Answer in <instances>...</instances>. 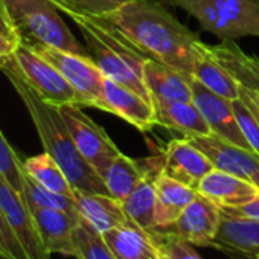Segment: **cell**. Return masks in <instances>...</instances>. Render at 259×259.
<instances>
[{"mask_svg":"<svg viewBox=\"0 0 259 259\" xmlns=\"http://www.w3.org/2000/svg\"><path fill=\"white\" fill-rule=\"evenodd\" d=\"M145 57L192 75L200 38L182 25L160 2L128 0L105 17Z\"/></svg>","mask_w":259,"mask_h":259,"instance_id":"1","label":"cell"},{"mask_svg":"<svg viewBox=\"0 0 259 259\" xmlns=\"http://www.w3.org/2000/svg\"><path fill=\"white\" fill-rule=\"evenodd\" d=\"M2 72L23 101L38 133L45 151L60 165L73 191L85 194H108L102 177L87 163L78 151L69 130L61 117L58 105L45 101L22 76L16 60L10 61Z\"/></svg>","mask_w":259,"mask_h":259,"instance_id":"2","label":"cell"},{"mask_svg":"<svg viewBox=\"0 0 259 259\" xmlns=\"http://www.w3.org/2000/svg\"><path fill=\"white\" fill-rule=\"evenodd\" d=\"M70 19L81 31L90 57L104 76L150 99L144 82V66L148 57L104 19L81 16H72Z\"/></svg>","mask_w":259,"mask_h":259,"instance_id":"3","label":"cell"},{"mask_svg":"<svg viewBox=\"0 0 259 259\" xmlns=\"http://www.w3.org/2000/svg\"><path fill=\"white\" fill-rule=\"evenodd\" d=\"M4 5L20 43L46 45L90 57L89 49L75 38L51 0H4Z\"/></svg>","mask_w":259,"mask_h":259,"instance_id":"4","label":"cell"},{"mask_svg":"<svg viewBox=\"0 0 259 259\" xmlns=\"http://www.w3.org/2000/svg\"><path fill=\"white\" fill-rule=\"evenodd\" d=\"M191 14L221 41L259 37V0H166Z\"/></svg>","mask_w":259,"mask_h":259,"instance_id":"5","label":"cell"},{"mask_svg":"<svg viewBox=\"0 0 259 259\" xmlns=\"http://www.w3.org/2000/svg\"><path fill=\"white\" fill-rule=\"evenodd\" d=\"M58 108L78 151L102 177L111 162L120 154V150L110 139L105 130L81 110L82 107L66 104Z\"/></svg>","mask_w":259,"mask_h":259,"instance_id":"6","label":"cell"},{"mask_svg":"<svg viewBox=\"0 0 259 259\" xmlns=\"http://www.w3.org/2000/svg\"><path fill=\"white\" fill-rule=\"evenodd\" d=\"M31 48L46 58L64 76V79L76 92L81 107L98 108L105 76L92 57L78 55L46 45H34Z\"/></svg>","mask_w":259,"mask_h":259,"instance_id":"7","label":"cell"},{"mask_svg":"<svg viewBox=\"0 0 259 259\" xmlns=\"http://www.w3.org/2000/svg\"><path fill=\"white\" fill-rule=\"evenodd\" d=\"M14 60L25 81L45 101L58 107L66 104L79 105V98L72 85L35 49L25 43H20L16 51Z\"/></svg>","mask_w":259,"mask_h":259,"instance_id":"8","label":"cell"},{"mask_svg":"<svg viewBox=\"0 0 259 259\" xmlns=\"http://www.w3.org/2000/svg\"><path fill=\"white\" fill-rule=\"evenodd\" d=\"M0 210L29 259H51L41 244L34 218L22 192L0 174Z\"/></svg>","mask_w":259,"mask_h":259,"instance_id":"9","label":"cell"},{"mask_svg":"<svg viewBox=\"0 0 259 259\" xmlns=\"http://www.w3.org/2000/svg\"><path fill=\"white\" fill-rule=\"evenodd\" d=\"M191 90H192V102L201 111L203 117L210 126L212 135L251 151L248 142L245 141L238 125L232 99H227L209 90L192 76H191Z\"/></svg>","mask_w":259,"mask_h":259,"instance_id":"10","label":"cell"},{"mask_svg":"<svg viewBox=\"0 0 259 259\" xmlns=\"http://www.w3.org/2000/svg\"><path fill=\"white\" fill-rule=\"evenodd\" d=\"M98 108L123 119L141 132H150L156 126L153 102L130 87L107 76L104 78Z\"/></svg>","mask_w":259,"mask_h":259,"instance_id":"11","label":"cell"},{"mask_svg":"<svg viewBox=\"0 0 259 259\" xmlns=\"http://www.w3.org/2000/svg\"><path fill=\"white\" fill-rule=\"evenodd\" d=\"M206 154L215 169L233 174L259 189V156L213 135L189 139Z\"/></svg>","mask_w":259,"mask_h":259,"instance_id":"12","label":"cell"},{"mask_svg":"<svg viewBox=\"0 0 259 259\" xmlns=\"http://www.w3.org/2000/svg\"><path fill=\"white\" fill-rule=\"evenodd\" d=\"M210 247L220 250L230 259H257L259 221L232 215L221 209L220 226Z\"/></svg>","mask_w":259,"mask_h":259,"instance_id":"13","label":"cell"},{"mask_svg":"<svg viewBox=\"0 0 259 259\" xmlns=\"http://www.w3.org/2000/svg\"><path fill=\"white\" fill-rule=\"evenodd\" d=\"M220 220V206L198 194L171 226L159 230L174 233L197 247H210L218 230Z\"/></svg>","mask_w":259,"mask_h":259,"instance_id":"14","label":"cell"},{"mask_svg":"<svg viewBox=\"0 0 259 259\" xmlns=\"http://www.w3.org/2000/svg\"><path fill=\"white\" fill-rule=\"evenodd\" d=\"M34 218L41 244L49 254L57 253L63 256H76L75 247V229L79 221V215L48 207L28 206Z\"/></svg>","mask_w":259,"mask_h":259,"instance_id":"15","label":"cell"},{"mask_svg":"<svg viewBox=\"0 0 259 259\" xmlns=\"http://www.w3.org/2000/svg\"><path fill=\"white\" fill-rule=\"evenodd\" d=\"M213 165L189 139H174L166 145L162 157V172L197 189Z\"/></svg>","mask_w":259,"mask_h":259,"instance_id":"16","label":"cell"},{"mask_svg":"<svg viewBox=\"0 0 259 259\" xmlns=\"http://www.w3.org/2000/svg\"><path fill=\"white\" fill-rule=\"evenodd\" d=\"M144 82L151 102L192 101L191 75H185L153 58L145 61Z\"/></svg>","mask_w":259,"mask_h":259,"instance_id":"17","label":"cell"},{"mask_svg":"<svg viewBox=\"0 0 259 259\" xmlns=\"http://www.w3.org/2000/svg\"><path fill=\"white\" fill-rule=\"evenodd\" d=\"M156 169H162V159L136 160L120 153L107 168L102 180L108 194L122 203L150 172Z\"/></svg>","mask_w":259,"mask_h":259,"instance_id":"18","label":"cell"},{"mask_svg":"<svg viewBox=\"0 0 259 259\" xmlns=\"http://www.w3.org/2000/svg\"><path fill=\"white\" fill-rule=\"evenodd\" d=\"M197 192L220 207H235L253 200L259 189L244 179L213 168L200 182Z\"/></svg>","mask_w":259,"mask_h":259,"instance_id":"19","label":"cell"},{"mask_svg":"<svg viewBox=\"0 0 259 259\" xmlns=\"http://www.w3.org/2000/svg\"><path fill=\"white\" fill-rule=\"evenodd\" d=\"M75 206L79 218L89 223L96 232L105 233L126 224L130 220L120 201L107 194H85L75 191Z\"/></svg>","mask_w":259,"mask_h":259,"instance_id":"20","label":"cell"},{"mask_svg":"<svg viewBox=\"0 0 259 259\" xmlns=\"http://www.w3.org/2000/svg\"><path fill=\"white\" fill-rule=\"evenodd\" d=\"M102 236L116 259H163L150 230H144L132 221Z\"/></svg>","mask_w":259,"mask_h":259,"instance_id":"21","label":"cell"},{"mask_svg":"<svg viewBox=\"0 0 259 259\" xmlns=\"http://www.w3.org/2000/svg\"><path fill=\"white\" fill-rule=\"evenodd\" d=\"M157 126L182 133L186 139L212 135L210 126L192 101L186 102H153Z\"/></svg>","mask_w":259,"mask_h":259,"instance_id":"22","label":"cell"},{"mask_svg":"<svg viewBox=\"0 0 259 259\" xmlns=\"http://www.w3.org/2000/svg\"><path fill=\"white\" fill-rule=\"evenodd\" d=\"M156 227L171 226L198 195L197 189L160 172L156 177Z\"/></svg>","mask_w":259,"mask_h":259,"instance_id":"23","label":"cell"},{"mask_svg":"<svg viewBox=\"0 0 259 259\" xmlns=\"http://www.w3.org/2000/svg\"><path fill=\"white\" fill-rule=\"evenodd\" d=\"M207 49L238 85L259 90V58L244 54L233 40H224L218 46L207 45Z\"/></svg>","mask_w":259,"mask_h":259,"instance_id":"24","label":"cell"},{"mask_svg":"<svg viewBox=\"0 0 259 259\" xmlns=\"http://www.w3.org/2000/svg\"><path fill=\"white\" fill-rule=\"evenodd\" d=\"M192 78L201 82L209 90L227 98V99H238L239 89L236 81L227 73V70L210 55L207 45L200 41L198 52L195 57Z\"/></svg>","mask_w":259,"mask_h":259,"instance_id":"25","label":"cell"},{"mask_svg":"<svg viewBox=\"0 0 259 259\" xmlns=\"http://www.w3.org/2000/svg\"><path fill=\"white\" fill-rule=\"evenodd\" d=\"M162 169L150 172L138 188L123 201V210L128 220L144 230H153L156 227V177Z\"/></svg>","mask_w":259,"mask_h":259,"instance_id":"26","label":"cell"},{"mask_svg":"<svg viewBox=\"0 0 259 259\" xmlns=\"http://www.w3.org/2000/svg\"><path fill=\"white\" fill-rule=\"evenodd\" d=\"M23 169H25V174H28L31 179H34L38 185L45 186L46 189L73 198L75 191L72 185L69 183L66 174L46 151L41 154L28 157L23 162Z\"/></svg>","mask_w":259,"mask_h":259,"instance_id":"27","label":"cell"},{"mask_svg":"<svg viewBox=\"0 0 259 259\" xmlns=\"http://www.w3.org/2000/svg\"><path fill=\"white\" fill-rule=\"evenodd\" d=\"M75 247L76 259H116L102 233L96 232L82 218H79L75 229Z\"/></svg>","mask_w":259,"mask_h":259,"instance_id":"28","label":"cell"},{"mask_svg":"<svg viewBox=\"0 0 259 259\" xmlns=\"http://www.w3.org/2000/svg\"><path fill=\"white\" fill-rule=\"evenodd\" d=\"M23 197L28 206L34 207H48V209H60L70 213L78 215L75 200L72 197H66L57 192L46 189L45 186L38 185L34 179L25 174V186H23Z\"/></svg>","mask_w":259,"mask_h":259,"instance_id":"29","label":"cell"},{"mask_svg":"<svg viewBox=\"0 0 259 259\" xmlns=\"http://www.w3.org/2000/svg\"><path fill=\"white\" fill-rule=\"evenodd\" d=\"M51 2L69 17L81 16L99 19L111 14L128 0H51Z\"/></svg>","mask_w":259,"mask_h":259,"instance_id":"30","label":"cell"},{"mask_svg":"<svg viewBox=\"0 0 259 259\" xmlns=\"http://www.w3.org/2000/svg\"><path fill=\"white\" fill-rule=\"evenodd\" d=\"M154 242L157 244L163 259H203L194 248V245L188 241H185L183 238L165 232V230H159V229H153L150 230Z\"/></svg>","mask_w":259,"mask_h":259,"instance_id":"31","label":"cell"},{"mask_svg":"<svg viewBox=\"0 0 259 259\" xmlns=\"http://www.w3.org/2000/svg\"><path fill=\"white\" fill-rule=\"evenodd\" d=\"M0 174H2L19 192H23L25 186V169L23 162L14 151L11 144L0 132Z\"/></svg>","mask_w":259,"mask_h":259,"instance_id":"32","label":"cell"},{"mask_svg":"<svg viewBox=\"0 0 259 259\" xmlns=\"http://www.w3.org/2000/svg\"><path fill=\"white\" fill-rule=\"evenodd\" d=\"M232 105H233V111H235L238 125L241 128L245 141L248 142L251 151L259 156V122H257V119L239 98L232 99Z\"/></svg>","mask_w":259,"mask_h":259,"instance_id":"33","label":"cell"},{"mask_svg":"<svg viewBox=\"0 0 259 259\" xmlns=\"http://www.w3.org/2000/svg\"><path fill=\"white\" fill-rule=\"evenodd\" d=\"M0 251L10 256L11 259H29L8 221L5 220L2 210H0Z\"/></svg>","mask_w":259,"mask_h":259,"instance_id":"34","label":"cell"},{"mask_svg":"<svg viewBox=\"0 0 259 259\" xmlns=\"http://www.w3.org/2000/svg\"><path fill=\"white\" fill-rule=\"evenodd\" d=\"M19 45H20V40L17 37L0 32V70H2L10 61L14 60Z\"/></svg>","mask_w":259,"mask_h":259,"instance_id":"35","label":"cell"},{"mask_svg":"<svg viewBox=\"0 0 259 259\" xmlns=\"http://www.w3.org/2000/svg\"><path fill=\"white\" fill-rule=\"evenodd\" d=\"M221 209L224 212H227V213H232V215L247 217V218H251V220L259 221V194L253 200H250L248 203H245V204L235 206V207H221Z\"/></svg>","mask_w":259,"mask_h":259,"instance_id":"36","label":"cell"},{"mask_svg":"<svg viewBox=\"0 0 259 259\" xmlns=\"http://www.w3.org/2000/svg\"><path fill=\"white\" fill-rule=\"evenodd\" d=\"M238 89H239V99L250 108V111L254 114V117L259 122V90H250L241 85H238Z\"/></svg>","mask_w":259,"mask_h":259,"instance_id":"37","label":"cell"},{"mask_svg":"<svg viewBox=\"0 0 259 259\" xmlns=\"http://www.w3.org/2000/svg\"><path fill=\"white\" fill-rule=\"evenodd\" d=\"M0 32H5V34H10V35H14V29L10 23V19H8V14H7V10H5V5H4V0H0Z\"/></svg>","mask_w":259,"mask_h":259,"instance_id":"38","label":"cell"},{"mask_svg":"<svg viewBox=\"0 0 259 259\" xmlns=\"http://www.w3.org/2000/svg\"><path fill=\"white\" fill-rule=\"evenodd\" d=\"M0 259H11L10 256H7L5 253H2V251H0Z\"/></svg>","mask_w":259,"mask_h":259,"instance_id":"39","label":"cell"},{"mask_svg":"<svg viewBox=\"0 0 259 259\" xmlns=\"http://www.w3.org/2000/svg\"><path fill=\"white\" fill-rule=\"evenodd\" d=\"M257 259H259V256H257Z\"/></svg>","mask_w":259,"mask_h":259,"instance_id":"40","label":"cell"}]
</instances>
